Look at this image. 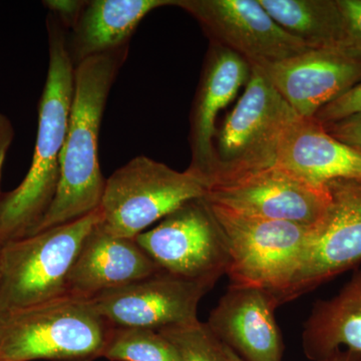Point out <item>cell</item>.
Here are the masks:
<instances>
[{
	"mask_svg": "<svg viewBox=\"0 0 361 361\" xmlns=\"http://www.w3.org/2000/svg\"><path fill=\"white\" fill-rule=\"evenodd\" d=\"M261 68L302 118H313L320 109L361 82V59L344 49H310Z\"/></svg>",
	"mask_w": 361,
	"mask_h": 361,
	"instance_id": "4fadbf2b",
	"label": "cell"
},
{
	"mask_svg": "<svg viewBox=\"0 0 361 361\" xmlns=\"http://www.w3.org/2000/svg\"><path fill=\"white\" fill-rule=\"evenodd\" d=\"M346 35V51L361 59V0H337Z\"/></svg>",
	"mask_w": 361,
	"mask_h": 361,
	"instance_id": "cb8c5ba5",
	"label": "cell"
},
{
	"mask_svg": "<svg viewBox=\"0 0 361 361\" xmlns=\"http://www.w3.org/2000/svg\"><path fill=\"white\" fill-rule=\"evenodd\" d=\"M14 139V128L11 120L0 113V201L4 192L1 191L2 169L6 161L7 153Z\"/></svg>",
	"mask_w": 361,
	"mask_h": 361,
	"instance_id": "4316f807",
	"label": "cell"
},
{
	"mask_svg": "<svg viewBox=\"0 0 361 361\" xmlns=\"http://www.w3.org/2000/svg\"><path fill=\"white\" fill-rule=\"evenodd\" d=\"M135 241L161 271L210 290L227 273L224 234L204 198L178 207Z\"/></svg>",
	"mask_w": 361,
	"mask_h": 361,
	"instance_id": "ba28073f",
	"label": "cell"
},
{
	"mask_svg": "<svg viewBox=\"0 0 361 361\" xmlns=\"http://www.w3.org/2000/svg\"><path fill=\"white\" fill-rule=\"evenodd\" d=\"M113 327L92 301L59 297L0 316V357L94 360L103 356Z\"/></svg>",
	"mask_w": 361,
	"mask_h": 361,
	"instance_id": "3957f363",
	"label": "cell"
},
{
	"mask_svg": "<svg viewBox=\"0 0 361 361\" xmlns=\"http://www.w3.org/2000/svg\"><path fill=\"white\" fill-rule=\"evenodd\" d=\"M101 210L0 246V316L66 295L78 252Z\"/></svg>",
	"mask_w": 361,
	"mask_h": 361,
	"instance_id": "5b68a950",
	"label": "cell"
},
{
	"mask_svg": "<svg viewBox=\"0 0 361 361\" xmlns=\"http://www.w3.org/2000/svg\"><path fill=\"white\" fill-rule=\"evenodd\" d=\"M176 0H92L68 35L73 66L122 49L151 11L174 6Z\"/></svg>",
	"mask_w": 361,
	"mask_h": 361,
	"instance_id": "ac0fdd59",
	"label": "cell"
},
{
	"mask_svg": "<svg viewBox=\"0 0 361 361\" xmlns=\"http://www.w3.org/2000/svg\"><path fill=\"white\" fill-rule=\"evenodd\" d=\"M128 56L129 45L75 66L58 191L32 235L73 222L99 208L106 180L99 167V130L109 94Z\"/></svg>",
	"mask_w": 361,
	"mask_h": 361,
	"instance_id": "7a4b0ae2",
	"label": "cell"
},
{
	"mask_svg": "<svg viewBox=\"0 0 361 361\" xmlns=\"http://www.w3.org/2000/svg\"><path fill=\"white\" fill-rule=\"evenodd\" d=\"M159 271L135 238L116 236L99 223L78 252L66 282V295L92 300Z\"/></svg>",
	"mask_w": 361,
	"mask_h": 361,
	"instance_id": "2e32d148",
	"label": "cell"
},
{
	"mask_svg": "<svg viewBox=\"0 0 361 361\" xmlns=\"http://www.w3.org/2000/svg\"><path fill=\"white\" fill-rule=\"evenodd\" d=\"M175 6L198 21L211 44L250 66L264 68L310 49L280 27L258 0H176Z\"/></svg>",
	"mask_w": 361,
	"mask_h": 361,
	"instance_id": "30bf717a",
	"label": "cell"
},
{
	"mask_svg": "<svg viewBox=\"0 0 361 361\" xmlns=\"http://www.w3.org/2000/svg\"><path fill=\"white\" fill-rule=\"evenodd\" d=\"M269 292L230 287L209 316V329L243 361H281L284 345Z\"/></svg>",
	"mask_w": 361,
	"mask_h": 361,
	"instance_id": "9a60e30c",
	"label": "cell"
},
{
	"mask_svg": "<svg viewBox=\"0 0 361 361\" xmlns=\"http://www.w3.org/2000/svg\"><path fill=\"white\" fill-rule=\"evenodd\" d=\"M210 289L164 271L92 299L111 326L160 330L198 322L197 310Z\"/></svg>",
	"mask_w": 361,
	"mask_h": 361,
	"instance_id": "7c38bea8",
	"label": "cell"
},
{
	"mask_svg": "<svg viewBox=\"0 0 361 361\" xmlns=\"http://www.w3.org/2000/svg\"><path fill=\"white\" fill-rule=\"evenodd\" d=\"M330 201L311 229L302 261L279 304L314 290L361 262V180L326 183Z\"/></svg>",
	"mask_w": 361,
	"mask_h": 361,
	"instance_id": "9c48e42d",
	"label": "cell"
},
{
	"mask_svg": "<svg viewBox=\"0 0 361 361\" xmlns=\"http://www.w3.org/2000/svg\"><path fill=\"white\" fill-rule=\"evenodd\" d=\"M223 350H224L225 361H243L238 355H236L231 348H228L225 344H223Z\"/></svg>",
	"mask_w": 361,
	"mask_h": 361,
	"instance_id": "f1b7e54d",
	"label": "cell"
},
{
	"mask_svg": "<svg viewBox=\"0 0 361 361\" xmlns=\"http://www.w3.org/2000/svg\"><path fill=\"white\" fill-rule=\"evenodd\" d=\"M280 27L308 49L346 51L345 27L337 0H258Z\"/></svg>",
	"mask_w": 361,
	"mask_h": 361,
	"instance_id": "ffe728a7",
	"label": "cell"
},
{
	"mask_svg": "<svg viewBox=\"0 0 361 361\" xmlns=\"http://www.w3.org/2000/svg\"><path fill=\"white\" fill-rule=\"evenodd\" d=\"M158 331L172 342L180 361H225L222 342L200 320Z\"/></svg>",
	"mask_w": 361,
	"mask_h": 361,
	"instance_id": "7402d4cb",
	"label": "cell"
},
{
	"mask_svg": "<svg viewBox=\"0 0 361 361\" xmlns=\"http://www.w3.org/2000/svg\"><path fill=\"white\" fill-rule=\"evenodd\" d=\"M361 114V82L320 109L313 118L322 125Z\"/></svg>",
	"mask_w": 361,
	"mask_h": 361,
	"instance_id": "603a6c76",
	"label": "cell"
},
{
	"mask_svg": "<svg viewBox=\"0 0 361 361\" xmlns=\"http://www.w3.org/2000/svg\"><path fill=\"white\" fill-rule=\"evenodd\" d=\"M329 361H361V355L350 350H339L336 355L332 356Z\"/></svg>",
	"mask_w": 361,
	"mask_h": 361,
	"instance_id": "83f0119b",
	"label": "cell"
},
{
	"mask_svg": "<svg viewBox=\"0 0 361 361\" xmlns=\"http://www.w3.org/2000/svg\"><path fill=\"white\" fill-rule=\"evenodd\" d=\"M204 199L236 212L261 219L285 221L315 227L329 205V189L311 184L275 164L207 190Z\"/></svg>",
	"mask_w": 361,
	"mask_h": 361,
	"instance_id": "8fae6325",
	"label": "cell"
},
{
	"mask_svg": "<svg viewBox=\"0 0 361 361\" xmlns=\"http://www.w3.org/2000/svg\"><path fill=\"white\" fill-rule=\"evenodd\" d=\"M302 345L312 361H329L341 345L361 355V269L334 298L314 304L304 324Z\"/></svg>",
	"mask_w": 361,
	"mask_h": 361,
	"instance_id": "d6986e66",
	"label": "cell"
},
{
	"mask_svg": "<svg viewBox=\"0 0 361 361\" xmlns=\"http://www.w3.org/2000/svg\"><path fill=\"white\" fill-rule=\"evenodd\" d=\"M206 193L205 185L189 171L179 172L137 156L106 180L99 226L116 236L135 239L178 207Z\"/></svg>",
	"mask_w": 361,
	"mask_h": 361,
	"instance_id": "52a82bcc",
	"label": "cell"
},
{
	"mask_svg": "<svg viewBox=\"0 0 361 361\" xmlns=\"http://www.w3.org/2000/svg\"><path fill=\"white\" fill-rule=\"evenodd\" d=\"M44 6L49 13L54 14L68 30H73L80 14L87 6V1L82 0H47Z\"/></svg>",
	"mask_w": 361,
	"mask_h": 361,
	"instance_id": "484cf974",
	"label": "cell"
},
{
	"mask_svg": "<svg viewBox=\"0 0 361 361\" xmlns=\"http://www.w3.org/2000/svg\"><path fill=\"white\" fill-rule=\"evenodd\" d=\"M0 361H6V360H2V358H1V357H0Z\"/></svg>",
	"mask_w": 361,
	"mask_h": 361,
	"instance_id": "f546056e",
	"label": "cell"
},
{
	"mask_svg": "<svg viewBox=\"0 0 361 361\" xmlns=\"http://www.w3.org/2000/svg\"><path fill=\"white\" fill-rule=\"evenodd\" d=\"M276 164L311 184L361 180V151L330 135L314 118L298 116L284 133Z\"/></svg>",
	"mask_w": 361,
	"mask_h": 361,
	"instance_id": "e0dca14e",
	"label": "cell"
},
{
	"mask_svg": "<svg viewBox=\"0 0 361 361\" xmlns=\"http://www.w3.org/2000/svg\"><path fill=\"white\" fill-rule=\"evenodd\" d=\"M297 116L264 71L251 66L243 94L218 128L207 190L275 165L284 133Z\"/></svg>",
	"mask_w": 361,
	"mask_h": 361,
	"instance_id": "277c9868",
	"label": "cell"
},
{
	"mask_svg": "<svg viewBox=\"0 0 361 361\" xmlns=\"http://www.w3.org/2000/svg\"><path fill=\"white\" fill-rule=\"evenodd\" d=\"M104 357L111 361H180L172 342L158 330L113 327Z\"/></svg>",
	"mask_w": 361,
	"mask_h": 361,
	"instance_id": "44dd1931",
	"label": "cell"
},
{
	"mask_svg": "<svg viewBox=\"0 0 361 361\" xmlns=\"http://www.w3.org/2000/svg\"><path fill=\"white\" fill-rule=\"evenodd\" d=\"M322 126L338 141L361 151V114Z\"/></svg>",
	"mask_w": 361,
	"mask_h": 361,
	"instance_id": "d4e9b609",
	"label": "cell"
},
{
	"mask_svg": "<svg viewBox=\"0 0 361 361\" xmlns=\"http://www.w3.org/2000/svg\"><path fill=\"white\" fill-rule=\"evenodd\" d=\"M250 73V65L242 56L210 44L190 116L191 164L187 169L206 188L215 159L218 118L247 84Z\"/></svg>",
	"mask_w": 361,
	"mask_h": 361,
	"instance_id": "5bb4252c",
	"label": "cell"
},
{
	"mask_svg": "<svg viewBox=\"0 0 361 361\" xmlns=\"http://www.w3.org/2000/svg\"><path fill=\"white\" fill-rule=\"evenodd\" d=\"M49 68L39 104L32 165L25 179L0 201V246L30 236L44 220L58 191L61 158L75 89L68 30L56 16L47 18Z\"/></svg>",
	"mask_w": 361,
	"mask_h": 361,
	"instance_id": "6da1fadb",
	"label": "cell"
},
{
	"mask_svg": "<svg viewBox=\"0 0 361 361\" xmlns=\"http://www.w3.org/2000/svg\"><path fill=\"white\" fill-rule=\"evenodd\" d=\"M227 243L230 287L269 292L278 306L302 261L311 229L261 219L209 203Z\"/></svg>",
	"mask_w": 361,
	"mask_h": 361,
	"instance_id": "8992f818",
	"label": "cell"
}]
</instances>
